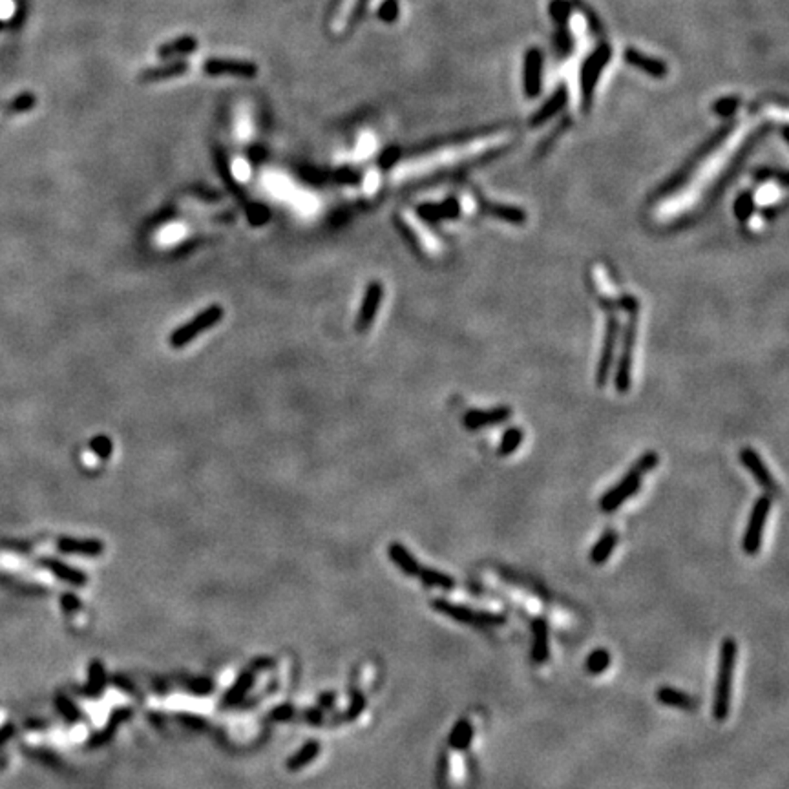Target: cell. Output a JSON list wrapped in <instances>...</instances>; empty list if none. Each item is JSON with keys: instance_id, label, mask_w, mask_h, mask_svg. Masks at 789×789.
Returning a JSON list of instances; mask_svg holds the SVG:
<instances>
[{"instance_id": "4dcf8cb0", "label": "cell", "mask_w": 789, "mask_h": 789, "mask_svg": "<svg viewBox=\"0 0 789 789\" xmlns=\"http://www.w3.org/2000/svg\"><path fill=\"white\" fill-rule=\"evenodd\" d=\"M738 104H740V102H738V99L735 97L720 99V101L712 106V112L720 117H733L736 112V108H738Z\"/></svg>"}, {"instance_id": "5b68a950", "label": "cell", "mask_w": 789, "mask_h": 789, "mask_svg": "<svg viewBox=\"0 0 789 789\" xmlns=\"http://www.w3.org/2000/svg\"><path fill=\"white\" fill-rule=\"evenodd\" d=\"M437 612L444 614L452 618L453 621L468 625H477V627H495V625L507 623V616L501 612H486V610H473L464 605L452 603L448 599H433L431 601Z\"/></svg>"}, {"instance_id": "7c38bea8", "label": "cell", "mask_w": 789, "mask_h": 789, "mask_svg": "<svg viewBox=\"0 0 789 789\" xmlns=\"http://www.w3.org/2000/svg\"><path fill=\"white\" fill-rule=\"evenodd\" d=\"M479 209L484 214L492 216V218L499 219V221H504V223L516 225V227H523L528 221V214L523 209L516 207V205L493 203V201H488L484 198H479Z\"/></svg>"}, {"instance_id": "603a6c76", "label": "cell", "mask_w": 789, "mask_h": 789, "mask_svg": "<svg viewBox=\"0 0 789 789\" xmlns=\"http://www.w3.org/2000/svg\"><path fill=\"white\" fill-rule=\"evenodd\" d=\"M755 209H756V201L753 192H742V194L735 200V205H733L735 218L738 219L740 223L749 221L751 216L755 214Z\"/></svg>"}, {"instance_id": "7402d4cb", "label": "cell", "mask_w": 789, "mask_h": 789, "mask_svg": "<svg viewBox=\"0 0 789 789\" xmlns=\"http://www.w3.org/2000/svg\"><path fill=\"white\" fill-rule=\"evenodd\" d=\"M390 555L391 559L397 563V565L402 568V572L408 575H419V563L415 561V557L411 554H409L408 550H406L404 546L399 545V543H393V545L390 546Z\"/></svg>"}, {"instance_id": "52a82bcc", "label": "cell", "mask_w": 789, "mask_h": 789, "mask_svg": "<svg viewBox=\"0 0 789 789\" xmlns=\"http://www.w3.org/2000/svg\"><path fill=\"white\" fill-rule=\"evenodd\" d=\"M618 336H619V320L614 312H610L609 317H607L603 346H601L598 367H596V385H598V388H605L607 382H609L610 371H612V365H614V355H616V346H618Z\"/></svg>"}, {"instance_id": "ffe728a7", "label": "cell", "mask_w": 789, "mask_h": 789, "mask_svg": "<svg viewBox=\"0 0 789 789\" xmlns=\"http://www.w3.org/2000/svg\"><path fill=\"white\" fill-rule=\"evenodd\" d=\"M472 740H473L472 722L468 720V718H461V720L453 726L452 733H449V738H448L449 747H453V749L457 751H464L470 747Z\"/></svg>"}, {"instance_id": "44dd1931", "label": "cell", "mask_w": 789, "mask_h": 789, "mask_svg": "<svg viewBox=\"0 0 789 789\" xmlns=\"http://www.w3.org/2000/svg\"><path fill=\"white\" fill-rule=\"evenodd\" d=\"M625 58H627V63L634 64L636 68L645 70L648 75H654V77H663V75H665V66H663L660 61L645 57V55L638 54L636 49H627V51H625Z\"/></svg>"}, {"instance_id": "ac0fdd59", "label": "cell", "mask_w": 789, "mask_h": 789, "mask_svg": "<svg viewBox=\"0 0 789 789\" xmlns=\"http://www.w3.org/2000/svg\"><path fill=\"white\" fill-rule=\"evenodd\" d=\"M616 545H618V532L612 530V528L605 530L603 536L596 541V545L592 546V550H590V561H592L594 565H603L605 561L609 559L610 554L614 552Z\"/></svg>"}, {"instance_id": "d4e9b609", "label": "cell", "mask_w": 789, "mask_h": 789, "mask_svg": "<svg viewBox=\"0 0 789 789\" xmlns=\"http://www.w3.org/2000/svg\"><path fill=\"white\" fill-rule=\"evenodd\" d=\"M523 438H525V433H523L521 428H508L507 431L502 433L497 453H499L501 457H508L511 453H516L517 448L523 444Z\"/></svg>"}, {"instance_id": "3957f363", "label": "cell", "mask_w": 789, "mask_h": 789, "mask_svg": "<svg viewBox=\"0 0 789 789\" xmlns=\"http://www.w3.org/2000/svg\"><path fill=\"white\" fill-rule=\"evenodd\" d=\"M729 132H733V127L722 128V130L718 132V134H715V136H712L711 139H709V141L706 143V145L701 146V148H698L696 154H694V156H692L691 159L687 161L685 165H683L682 168H680V170L676 172V174L672 175L671 180L665 181V183H663V185L660 186V189H658L656 192H654V194H653V200H660V198H667V196L674 194L676 190L682 189V186L685 185L687 181L691 180V175L694 174V172H696L698 166H700L701 163H703V159H707V157L711 156L712 152H715L716 148H718V146L722 145V143L726 141L727 136H729Z\"/></svg>"}, {"instance_id": "484cf974", "label": "cell", "mask_w": 789, "mask_h": 789, "mask_svg": "<svg viewBox=\"0 0 789 789\" xmlns=\"http://www.w3.org/2000/svg\"><path fill=\"white\" fill-rule=\"evenodd\" d=\"M358 4H360V0H344L342 2L338 11L335 13V19H333V33H342L346 29V26L349 24L351 17H353L356 8H358Z\"/></svg>"}, {"instance_id": "4316f807", "label": "cell", "mask_w": 789, "mask_h": 789, "mask_svg": "<svg viewBox=\"0 0 789 789\" xmlns=\"http://www.w3.org/2000/svg\"><path fill=\"white\" fill-rule=\"evenodd\" d=\"M609 667H610V653L607 648H596V651H592V653L589 654V658H587V663H584V669H587V672L592 674V676H598V674L605 672Z\"/></svg>"}, {"instance_id": "d6986e66", "label": "cell", "mask_w": 789, "mask_h": 789, "mask_svg": "<svg viewBox=\"0 0 789 789\" xmlns=\"http://www.w3.org/2000/svg\"><path fill=\"white\" fill-rule=\"evenodd\" d=\"M541 57L537 51H532L526 57L525 68V93L528 97H536L541 86Z\"/></svg>"}, {"instance_id": "9a60e30c", "label": "cell", "mask_w": 789, "mask_h": 789, "mask_svg": "<svg viewBox=\"0 0 789 789\" xmlns=\"http://www.w3.org/2000/svg\"><path fill=\"white\" fill-rule=\"evenodd\" d=\"M532 634H534V643H532V660L534 663H546L550 658V643H548V623L546 619L537 618L532 623Z\"/></svg>"}, {"instance_id": "f1b7e54d", "label": "cell", "mask_w": 789, "mask_h": 789, "mask_svg": "<svg viewBox=\"0 0 789 789\" xmlns=\"http://www.w3.org/2000/svg\"><path fill=\"white\" fill-rule=\"evenodd\" d=\"M196 39H192V37H183V39H177V40H172V42L165 44V46H161L159 49H157V54L161 55V57H172V55H181V54H190V51H194L196 49Z\"/></svg>"}, {"instance_id": "4fadbf2b", "label": "cell", "mask_w": 789, "mask_h": 789, "mask_svg": "<svg viewBox=\"0 0 789 789\" xmlns=\"http://www.w3.org/2000/svg\"><path fill=\"white\" fill-rule=\"evenodd\" d=\"M382 298H384V285L380 282H371L367 285V289H365L364 302H362L360 312H358V318H356V329L360 333L365 331L371 326V321L375 320V314L378 311Z\"/></svg>"}, {"instance_id": "1f68e13d", "label": "cell", "mask_w": 789, "mask_h": 789, "mask_svg": "<svg viewBox=\"0 0 789 789\" xmlns=\"http://www.w3.org/2000/svg\"><path fill=\"white\" fill-rule=\"evenodd\" d=\"M438 205H440L444 219H457L461 216V203H459L457 198H446Z\"/></svg>"}, {"instance_id": "7a4b0ae2", "label": "cell", "mask_w": 789, "mask_h": 789, "mask_svg": "<svg viewBox=\"0 0 789 789\" xmlns=\"http://www.w3.org/2000/svg\"><path fill=\"white\" fill-rule=\"evenodd\" d=\"M736 654H738V647H736L735 638L724 639L720 648V662H718V676H716L715 698H712V718H715L716 722H724L727 716H729Z\"/></svg>"}, {"instance_id": "6da1fadb", "label": "cell", "mask_w": 789, "mask_h": 789, "mask_svg": "<svg viewBox=\"0 0 789 789\" xmlns=\"http://www.w3.org/2000/svg\"><path fill=\"white\" fill-rule=\"evenodd\" d=\"M658 463H660V457H658L656 452L643 453L641 457L636 459V463H634L632 468H630L623 477H621V481H619L616 486L610 488L609 492L599 499V508H601V511H605V513H612V511L618 510L625 501H628L630 497L636 495L639 486H641V477L645 473L651 472L653 468H656Z\"/></svg>"}, {"instance_id": "8fae6325", "label": "cell", "mask_w": 789, "mask_h": 789, "mask_svg": "<svg viewBox=\"0 0 789 789\" xmlns=\"http://www.w3.org/2000/svg\"><path fill=\"white\" fill-rule=\"evenodd\" d=\"M607 61H609V49L601 48L599 51H596V54L589 58V63H587V66H584L583 75H581L583 108L589 106V104H590V99H592V92H594L596 83H598L599 73H601V68H603L605 64H607Z\"/></svg>"}, {"instance_id": "9c48e42d", "label": "cell", "mask_w": 789, "mask_h": 789, "mask_svg": "<svg viewBox=\"0 0 789 789\" xmlns=\"http://www.w3.org/2000/svg\"><path fill=\"white\" fill-rule=\"evenodd\" d=\"M740 463L744 464L745 470L755 477L756 484L758 486H762L764 490H767L770 493H779L780 488L779 484H776V479L771 475L770 468H767V464L762 461V457H760L758 453L755 452L753 448H742L740 449Z\"/></svg>"}, {"instance_id": "83f0119b", "label": "cell", "mask_w": 789, "mask_h": 789, "mask_svg": "<svg viewBox=\"0 0 789 789\" xmlns=\"http://www.w3.org/2000/svg\"><path fill=\"white\" fill-rule=\"evenodd\" d=\"M185 72H186L185 63H172V64H166V66H159V68L148 70V72L143 73V79H145V81H161V79L183 75Z\"/></svg>"}, {"instance_id": "2e32d148", "label": "cell", "mask_w": 789, "mask_h": 789, "mask_svg": "<svg viewBox=\"0 0 789 789\" xmlns=\"http://www.w3.org/2000/svg\"><path fill=\"white\" fill-rule=\"evenodd\" d=\"M656 700L665 707H674V709H682V711H692L696 709L698 701L696 698L687 694L683 691H678L671 685H663L656 691Z\"/></svg>"}, {"instance_id": "f546056e", "label": "cell", "mask_w": 789, "mask_h": 789, "mask_svg": "<svg viewBox=\"0 0 789 789\" xmlns=\"http://www.w3.org/2000/svg\"><path fill=\"white\" fill-rule=\"evenodd\" d=\"M417 214L420 216V218L424 219V221H428V223H438V221H443V210H440V205L438 203H422L419 205V209H417Z\"/></svg>"}, {"instance_id": "cb8c5ba5", "label": "cell", "mask_w": 789, "mask_h": 789, "mask_svg": "<svg viewBox=\"0 0 789 789\" xmlns=\"http://www.w3.org/2000/svg\"><path fill=\"white\" fill-rule=\"evenodd\" d=\"M419 575L420 580H422L426 584H429V587H437V589H443V590H453L455 589V584H457L452 575L444 574V572H438V570L433 568H420Z\"/></svg>"}, {"instance_id": "30bf717a", "label": "cell", "mask_w": 789, "mask_h": 789, "mask_svg": "<svg viewBox=\"0 0 789 789\" xmlns=\"http://www.w3.org/2000/svg\"><path fill=\"white\" fill-rule=\"evenodd\" d=\"M513 411L508 406H499V408L492 409H470L463 417V426L470 431L481 428H490L495 424L507 422L510 419Z\"/></svg>"}, {"instance_id": "e0dca14e", "label": "cell", "mask_w": 789, "mask_h": 789, "mask_svg": "<svg viewBox=\"0 0 789 789\" xmlns=\"http://www.w3.org/2000/svg\"><path fill=\"white\" fill-rule=\"evenodd\" d=\"M566 99H568V95H566V90H565V88H559V90H557V92H555L554 95H552V97L548 99V101H546L545 104H543V106H541L536 113H534V117H532V121H530L532 127H534V128L541 127L543 122H546L548 119H552L555 113L561 112V108L565 106Z\"/></svg>"}, {"instance_id": "ba28073f", "label": "cell", "mask_w": 789, "mask_h": 789, "mask_svg": "<svg viewBox=\"0 0 789 789\" xmlns=\"http://www.w3.org/2000/svg\"><path fill=\"white\" fill-rule=\"evenodd\" d=\"M221 317H223V307L221 305L209 307L207 311L200 312V314H198L192 321H189L186 326L180 327V329H175V331L172 333L170 346L172 347L186 346V344L194 340L200 333L207 331V329H210L212 326H216V324L221 320Z\"/></svg>"}, {"instance_id": "277c9868", "label": "cell", "mask_w": 789, "mask_h": 789, "mask_svg": "<svg viewBox=\"0 0 789 789\" xmlns=\"http://www.w3.org/2000/svg\"><path fill=\"white\" fill-rule=\"evenodd\" d=\"M636 335H638V312H630L623 331L621 355H619L616 375H614V388H616L618 393H627L632 388V362Z\"/></svg>"}, {"instance_id": "5bb4252c", "label": "cell", "mask_w": 789, "mask_h": 789, "mask_svg": "<svg viewBox=\"0 0 789 789\" xmlns=\"http://www.w3.org/2000/svg\"><path fill=\"white\" fill-rule=\"evenodd\" d=\"M203 72L209 75H232V77H254L258 73V68L253 63H241V61H219V58H210L203 64Z\"/></svg>"}, {"instance_id": "8992f818", "label": "cell", "mask_w": 789, "mask_h": 789, "mask_svg": "<svg viewBox=\"0 0 789 789\" xmlns=\"http://www.w3.org/2000/svg\"><path fill=\"white\" fill-rule=\"evenodd\" d=\"M771 507H773L771 495L758 497L753 504L749 523H747V528H745L744 537H742V550L747 555H755L762 548V537H764L765 523L770 517Z\"/></svg>"}]
</instances>
